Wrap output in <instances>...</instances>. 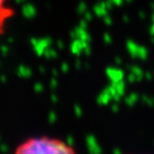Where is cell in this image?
Returning a JSON list of instances; mask_svg holds the SVG:
<instances>
[{
    "instance_id": "obj_1",
    "label": "cell",
    "mask_w": 154,
    "mask_h": 154,
    "mask_svg": "<svg viewBox=\"0 0 154 154\" xmlns=\"http://www.w3.org/2000/svg\"><path fill=\"white\" fill-rule=\"evenodd\" d=\"M13 154H77L74 148L59 138L33 136L15 148Z\"/></svg>"
},
{
    "instance_id": "obj_2",
    "label": "cell",
    "mask_w": 154,
    "mask_h": 154,
    "mask_svg": "<svg viewBox=\"0 0 154 154\" xmlns=\"http://www.w3.org/2000/svg\"><path fill=\"white\" fill-rule=\"evenodd\" d=\"M14 11L10 5V0H0V35L3 34L8 23L12 18Z\"/></svg>"
}]
</instances>
